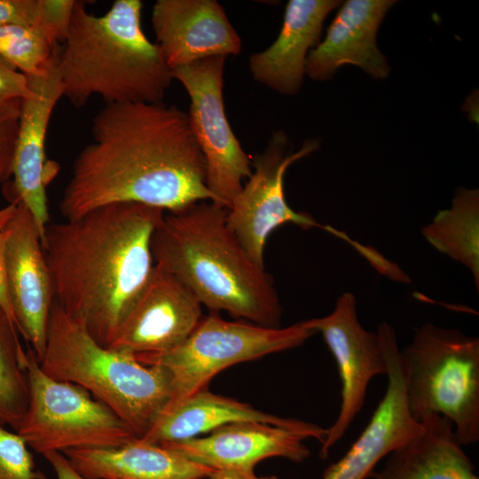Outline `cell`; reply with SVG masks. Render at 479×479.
<instances>
[{
    "instance_id": "f546056e",
    "label": "cell",
    "mask_w": 479,
    "mask_h": 479,
    "mask_svg": "<svg viewBox=\"0 0 479 479\" xmlns=\"http://www.w3.org/2000/svg\"><path fill=\"white\" fill-rule=\"evenodd\" d=\"M28 93L27 75L0 57V99L24 98Z\"/></svg>"
},
{
    "instance_id": "5b68a950",
    "label": "cell",
    "mask_w": 479,
    "mask_h": 479,
    "mask_svg": "<svg viewBox=\"0 0 479 479\" xmlns=\"http://www.w3.org/2000/svg\"><path fill=\"white\" fill-rule=\"evenodd\" d=\"M48 376L75 384L109 407L142 437L172 397L169 372L125 351L99 344L54 299L45 349L39 361Z\"/></svg>"
},
{
    "instance_id": "d6986e66",
    "label": "cell",
    "mask_w": 479,
    "mask_h": 479,
    "mask_svg": "<svg viewBox=\"0 0 479 479\" xmlns=\"http://www.w3.org/2000/svg\"><path fill=\"white\" fill-rule=\"evenodd\" d=\"M341 3L337 0L288 1L276 40L267 49L249 58L253 78L280 94H296L306 75L307 57L320 42L324 20Z\"/></svg>"
},
{
    "instance_id": "ba28073f",
    "label": "cell",
    "mask_w": 479,
    "mask_h": 479,
    "mask_svg": "<svg viewBox=\"0 0 479 479\" xmlns=\"http://www.w3.org/2000/svg\"><path fill=\"white\" fill-rule=\"evenodd\" d=\"M26 370L29 400L17 433L35 452L112 448L137 438L119 416L84 389L44 373L30 349Z\"/></svg>"
},
{
    "instance_id": "4dcf8cb0",
    "label": "cell",
    "mask_w": 479,
    "mask_h": 479,
    "mask_svg": "<svg viewBox=\"0 0 479 479\" xmlns=\"http://www.w3.org/2000/svg\"><path fill=\"white\" fill-rule=\"evenodd\" d=\"M43 456L51 466L57 479H85L71 466L62 452H51Z\"/></svg>"
},
{
    "instance_id": "3957f363",
    "label": "cell",
    "mask_w": 479,
    "mask_h": 479,
    "mask_svg": "<svg viewBox=\"0 0 479 479\" xmlns=\"http://www.w3.org/2000/svg\"><path fill=\"white\" fill-rule=\"evenodd\" d=\"M227 210L201 200L165 212L151 240L154 264L185 283L211 312L280 327L282 308L273 279L230 229Z\"/></svg>"
},
{
    "instance_id": "30bf717a",
    "label": "cell",
    "mask_w": 479,
    "mask_h": 479,
    "mask_svg": "<svg viewBox=\"0 0 479 479\" xmlns=\"http://www.w3.org/2000/svg\"><path fill=\"white\" fill-rule=\"evenodd\" d=\"M318 147L317 139H308L294 152L287 135L283 131L274 132L265 150L254 158V169L247 182L227 210L228 226L260 266H264L263 252L269 236L287 223L306 230L319 227L349 243L351 241L343 232L318 224L307 213L294 211L287 202L286 171Z\"/></svg>"
},
{
    "instance_id": "9a60e30c",
    "label": "cell",
    "mask_w": 479,
    "mask_h": 479,
    "mask_svg": "<svg viewBox=\"0 0 479 479\" xmlns=\"http://www.w3.org/2000/svg\"><path fill=\"white\" fill-rule=\"evenodd\" d=\"M58 49L39 75L27 76L29 93L22 99L13 167L12 191L30 211L39 229L43 247L49 224L44 147L50 119L63 87L58 68Z\"/></svg>"
},
{
    "instance_id": "7402d4cb",
    "label": "cell",
    "mask_w": 479,
    "mask_h": 479,
    "mask_svg": "<svg viewBox=\"0 0 479 479\" xmlns=\"http://www.w3.org/2000/svg\"><path fill=\"white\" fill-rule=\"evenodd\" d=\"M420 430L391 452L373 479H479L459 441L453 424L433 414L420 421Z\"/></svg>"
},
{
    "instance_id": "7a4b0ae2",
    "label": "cell",
    "mask_w": 479,
    "mask_h": 479,
    "mask_svg": "<svg viewBox=\"0 0 479 479\" xmlns=\"http://www.w3.org/2000/svg\"><path fill=\"white\" fill-rule=\"evenodd\" d=\"M164 214L120 202L46 227L43 249L55 300L105 347L151 276V240Z\"/></svg>"
},
{
    "instance_id": "cb8c5ba5",
    "label": "cell",
    "mask_w": 479,
    "mask_h": 479,
    "mask_svg": "<svg viewBox=\"0 0 479 479\" xmlns=\"http://www.w3.org/2000/svg\"><path fill=\"white\" fill-rule=\"evenodd\" d=\"M19 332L0 308V425L18 431L29 400L27 350Z\"/></svg>"
},
{
    "instance_id": "ac0fdd59",
    "label": "cell",
    "mask_w": 479,
    "mask_h": 479,
    "mask_svg": "<svg viewBox=\"0 0 479 479\" xmlns=\"http://www.w3.org/2000/svg\"><path fill=\"white\" fill-rule=\"evenodd\" d=\"M394 0H349L342 4L324 40L306 60V75L315 81L331 79L350 64L375 79L386 78L390 67L377 46V31Z\"/></svg>"
},
{
    "instance_id": "2e32d148",
    "label": "cell",
    "mask_w": 479,
    "mask_h": 479,
    "mask_svg": "<svg viewBox=\"0 0 479 479\" xmlns=\"http://www.w3.org/2000/svg\"><path fill=\"white\" fill-rule=\"evenodd\" d=\"M152 26L171 70L241 51L240 37L215 0H158L152 11Z\"/></svg>"
},
{
    "instance_id": "5bb4252c",
    "label": "cell",
    "mask_w": 479,
    "mask_h": 479,
    "mask_svg": "<svg viewBox=\"0 0 479 479\" xmlns=\"http://www.w3.org/2000/svg\"><path fill=\"white\" fill-rule=\"evenodd\" d=\"M387 365L388 384L366 427L347 452L324 471L323 479H366L376 465L420 428L406 403L401 349L396 331L383 321L377 328Z\"/></svg>"
},
{
    "instance_id": "9c48e42d",
    "label": "cell",
    "mask_w": 479,
    "mask_h": 479,
    "mask_svg": "<svg viewBox=\"0 0 479 479\" xmlns=\"http://www.w3.org/2000/svg\"><path fill=\"white\" fill-rule=\"evenodd\" d=\"M226 57L205 58L172 70L185 88L190 127L206 163V184L214 202L229 208L252 173V161L228 122L224 98Z\"/></svg>"
},
{
    "instance_id": "4fadbf2b",
    "label": "cell",
    "mask_w": 479,
    "mask_h": 479,
    "mask_svg": "<svg viewBox=\"0 0 479 479\" xmlns=\"http://www.w3.org/2000/svg\"><path fill=\"white\" fill-rule=\"evenodd\" d=\"M195 294L154 264L151 276L108 347L137 356L158 355L184 342L202 315Z\"/></svg>"
},
{
    "instance_id": "44dd1931",
    "label": "cell",
    "mask_w": 479,
    "mask_h": 479,
    "mask_svg": "<svg viewBox=\"0 0 479 479\" xmlns=\"http://www.w3.org/2000/svg\"><path fill=\"white\" fill-rule=\"evenodd\" d=\"M85 479H204L213 469L139 438L112 448L62 452Z\"/></svg>"
},
{
    "instance_id": "e0dca14e",
    "label": "cell",
    "mask_w": 479,
    "mask_h": 479,
    "mask_svg": "<svg viewBox=\"0 0 479 479\" xmlns=\"http://www.w3.org/2000/svg\"><path fill=\"white\" fill-rule=\"evenodd\" d=\"M305 439L303 435L285 427L238 421L205 436L161 445L213 470H254L260 461L273 457L304 461L310 455Z\"/></svg>"
},
{
    "instance_id": "4316f807",
    "label": "cell",
    "mask_w": 479,
    "mask_h": 479,
    "mask_svg": "<svg viewBox=\"0 0 479 479\" xmlns=\"http://www.w3.org/2000/svg\"><path fill=\"white\" fill-rule=\"evenodd\" d=\"M22 99H0V185L12 177Z\"/></svg>"
},
{
    "instance_id": "8992f818",
    "label": "cell",
    "mask_w": 479,
    "mask_h": 479,
    "mask_svg": "<svg viewBox=\"0 0 479 479\" xmlns=\"http://www.w3.org/2000/svg\"><path fill=\"white\" fill-rule=\"evenodd\" d=\"M408 409L450 420L462 445L479 441V339L431 323L401 349Z\"/></svg>"
},
{
    "instance_id": "f1b7e54d",
    "label": "cell",
    "mask_w": 479,
    "mask_h": 479,
    "mask_svg": "<svg viewBox=\"0 0 479 479\" xmlns=\"http://www.w3.org/2000/svg\"><path fill=\"white\" fill-rule=\"evenodd\" d=\"M8 195L10 196V203L0 208V308L4 310L9 320L16 327L15 318L5 282L4 242L8 225L14 216L18 208V199L13 195Z\"/></svg>"
},
{
    "instance_id": "603a6c76",
    "label": "cell",
    "mask_w": 479,
    "mask_h": 479,
    "mask_svg": "<svg viewBox=\"0 0 479 479\" xmlns=\"http://www.w3.org/2000/svg\"><path fill=\"white\" fill-rule=\"evenodd\" d=\"M437 251L469 270L479 290V191L459 188L447 209L437 212L421 229Z\"/></svg>"
},
{
    "instance_id": "ffe728a7",
    "label": "cell",
    "mask_w": 479,
    "mask_h": 479,
    "mask_svg": "<svg viewBox=\"0 0 479 479\" xmlns=\"http://www.w3.org/2000/svg\"><path fill=\"white\" fill-rule=\"evenodd\" d=\"M238 421H258L285 427L321 444L326 436V428L317 424L272 415L247 403L204 389L169 403L139 439L158 444L185 441Z\"/></svg>"
},
{
    "instance_id": "d4e9b609",
    "label": "cell",
    "mask_w": 479,
    "mask_h": 479,
    "mask_svg": "<svg viewBox=\"0 0 479 479\" xmlns=\"http://www.w3.org/2000/svg\"><path fill=\"white\" fill-rule=\"evenodd\" d=\"M57 45L34 26H0V57L27 76L43 72Z\"/></svg>"
},
{
    "instance_id": "52a82bcc",
    "label": "cell",
    "mask_w": 479,
    "mask_h": 479,
    "mask_svg": "<svg viewBox=\"0 0 479 479\" xmlns=\"http://www.w3.org/2000/svg\"><path fill=\"white\" fill-rule=\"evenodd\" d=\"M315 334L303 321L285 327H268L247 321L224 320L218 312L210 311L174 349L136 358L169 372L172 403L208 389L210 381L231 365L299 347Z\"/></svg>"
},
{
    "instance_id": "7c38bea8",
    "label": "cell",
    "mask_w": 479,
    "mask_h": 479,
    "mask_svg": "<svg viewBox=\"0 0 479 479\" xmlns=\"http://www.w3.org/2000/svg\"><path fill=\"white\" fill-rule=\"evenodd\" d=\"M4 275L17 330L40 361L55 296L39 229L19 199L6 232Z\"/></svg>"
},
{
    "instance_id": "1f68e13d",
    "label": "cell",
    "mask_w": 479,
    "mask_h": 479,
    "mask_svg": "<svg viewBox=\"0 0 479 479\" xmlns=\"http://www.w3.org/2000/svg\"><path fill=\"white\" fill-rule=\"evenodd\" d=\"M204 479H279L276 475L257 476L254 470H215Z\"/></svg>"
},
{
    "instance_id": "484cf974",
    "label": "cell",
    "mask_w": 479,
    "mask_h": 479,
    "mask_svg": "<svg viewBox=\"0 0 479 479\" xmlns=\"http://www.w3.org/2000/svg\"><path fill=\"white\" fill-rule=\"evenodd\" d=\"M24 438L0 425V479H41Z\"/></svg>"
},
{
    "instance_id": "6da1fadb",
    "label": "cell",
    "mask_w": 479,
    "mask_h": 479,
    "mask_svg": "<svg viewBox=\"0 0 479 479\" xmlns=\"http://www.w3.org/2000/svg\"><path fill=\"white\" fill-rule=\"evenodd\" d=\"M201 200L214 196L187 113L162 102L107 104L75 159L59 211L74 219L133 202L175 212Z\"/></svg>"
},
{
    "instance_id": "8fae6325",
    "label": "cell",
    "mask_w": 479,
    "mask_h": 479,
    "mask_svg": "<svg viewBox=\"0 0 479 479\" xmlns=\"http://www.w3.org/2000/svg\"><path fill=\"white\" fill-rule=\"evenodd\" d=\"M303 322L322 334L336 362L341 381L339 413L326 428L319 451V456L326 459L362 410L370 381L386 375L387 365L377 332L366 330L359 322L353 294L340 295L328 315Z\"/></svg>"
},
{
    "instance_id": "83f0119b",
    "label": "cell",
    "mask_w": 479,
    "mask_h": 479,
    "mask_svg": "<svg viewBox=\"0 0 479 479\" xmlns=\"http://www.w3.org/2000/svg\"><path fill=\"white\" fill-rule=\"evenodd\" d=\"M43 0H0V26L22 24L40 27Z\"/></svg>"
},
{
    "instance_id": "277c9868",
    "label": "cell",
    "mask_w": 479,
    "mask_h": 479,
    "mask_svg": "<svg viewBox=\"0 0 479 479\" xmlns=\"http://www.w3.org/2000/svg\"><path fill=\"white\" fill-rule=\"evenodd\" d=\"M140 0H115L102 15L75 1L58 54L63 97L83 106L93 96L107 104L161 103L172 70L141 26Z\"/></svg>"
}]
</instances>
